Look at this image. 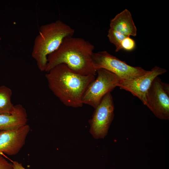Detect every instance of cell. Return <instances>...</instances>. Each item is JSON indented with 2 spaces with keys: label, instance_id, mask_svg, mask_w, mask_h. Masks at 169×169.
<instances>
[{
  "label": "cell",
  "instance_id": "obj_1",
  "mask_svg": "<svg viewBox=\"0 0 169 169\" xmlns=\"http://www.w3.org/2000/svg\"><path fill=\"white\" fill-rule=\"evenodd\" d=\"M49 88L65 105L73 108L82 106V98L95 75H84L71 70L64 64H59L45 74Z\"/></svg>",
  "mask_w": 169,
  "mask_h": 169
},
{
  "label": "cell",
  "instance_id": "obj_2",
  "mask_svg": "<svg viewBox=\"0 0 169 169\" xmlns=\"http://www.w3.org/2000/svg\"><path fill=\"white\" fill-rule=\"evenodd\" d=\"M94 49V45L83 38H66L59 47L48 56L45 72L64 64L79 74L95 76L96 71L92 59Z\"/></svg>",
  "mask_w": 169,
  "mask_h": 169
},
{
  "label": "cell",
  "instance_id": "obj_3",
  "mask_svg": "<svg viewBox=\"0 0 169 169\" xmlns=\"http://www.w3.org/2000/svg\"><path fill=\"white\" fill-rule=\"evenodd\" d=\"M74 33L73 28L59 20L40 27L32 56L40 71H45L48 56L59 47L65 38L73 36Z\"/></svg>",
  "mask_w": 169,
  "mask_h": 169
},
{
  "label": "cell",
  "instance_id": "obj_4",
  "mask_svg": "<svg viewBox=\"0 0 169 169\" xmlns=\"http://www.w3.org/2000/svg\"><path fill=\"white\" fill-rule=\"evenodd\" d=\"M96 78L86 88L82 98L83 104L95 109L108 93L118 87L121 79L116 75L107 70H96Z\"/></svg>",
  "mask_w": 169,
  "mask_h": 169
},
{
  "label": "cell",
  "instance_id": "obj_5",
  "mask_svg": "<svg viewBox=\"0 0 169 169\" xmlns=\"http://www.w3.org/2000/svg\"><path fill=\"white\" fill-rule=\"evenodd\" d=\"M93 62L96 71L107 70L116 75L122 80H130L141 76L149 71L140 67L130 65L105 51L93 52Z\"/></svg>",
  "mask_w": 169,
  "mask_h": 169
},
{
  "label": "cell",
  "instance_id": "obj_6",
  "mask_svg": "<svg viewBox=\"0 0 169 169\" xmlns=\"http://www.w3.org/2000/svg\"><path fill=\"white\" fill-rule=\"evenodd\" d=\"M95 109L89 121L90 132L95 139H103L108 133L114 116V104L110 92L104 96Z\"/></svg>",
  "mask_w": 169,
  "mask_h": 169
},
{
  "label": "cell",
  "instance_id": "obj_7",
  "mask_svg": "<svg viewBox=\"0 0 169 169\" xmlns=\"http://www.w3.org/2000/svg\"><path fill=\"white\" fill-rule=\"evenodd\" d=\"M169 86L158 76L153 80L146 94V105L157 118L169 119Z\"/></svg>",
  "mask_w": 169,
  "mask_h": 169
},
{
  "label": "cell",
  "instance_id": "obj_8",
  "mask_svg": "<svg viewBox=\"0 0 169 169\" xmlns=\"http://www.w3.org/2000/svg\"><path fill=\"white\" fill-rule=\"evenodd\" d=\"M166 70L155 66L146 73L130 80H122L118 86L138 98L146 105V96L153 80L158 75L165 73Z\"/></svg>",
  "mask_w": 169,
  "mask_h": 169
},
{
  "label": "cell",
  "instance_id": "obj_9",
  "mask_svg": "<svg viewBox=\"0 0 169 169\" xmlns=\"http://www.w3.org/2000/svg\"><path fill=\"white\" fill-rule=\"evenodd\" d=\"M30 130L26 125L0 132V153L8 155L17 154L24 145L27 136Z\"/></svg>",
  "mask_w": 169,
  "mask_h": 169
},
{
  "label": "cell",
  "instance_id": "obj_10",
  "mask_svg": "<svg viewBox=\"0 0 169 169\" xmlns=\"http://www.w3.org/2000/svg\"><path fill=\"white\" fill-rule=\"evenodd\" d=\"M110 28L126 36H136L137 28L130 12L127 9L117 14L111 20Z\"/></svg>",
  "mask_w": 169,
  "mask_h": 169
},
{
  "label": "cell",
  "instance_id": "obj_11",
  "mask_svg": "<svg viewBox=\"0 0 169 169\" xmlns=\"http://www.w3.org/2000/svg\"><path fill=\"white\" fill-rule=\"evenodd\" d=\"M15 106V110L13 113L0 115V132L27 124L28 116L26 109L21 104Z\"/></svg>",
  "mask_w": 169,
  "mask_h": 169
},
{
  "label": "cell",
  "instance_id": "obj_12",
  "mask_svg": "<svg viewBox=\"0 0 169 169\" xmlns=\"http://www.w3.org/2000/svg\"><path fill=\"white\" fill-rule=\"evenodd\" d=\"M12 92L9 87L0 86V115L9 114L13 113L15 106L11 102Z\"/></svg>",
  "mask_w": 169,
  "mask_h": 169
},
{
  "label": "cell",
  "instance_id": "obj_13",
  "mask_svg": "<svg viewBox=\"0 0 169 169\" xmlns=\"http://www.w3.org/2000/svg\"><path fill=\"white\" fill-rule=\"evenodd\" d=\"M107 37L110 42L115 46V52H117L122 49L121 43L127 36L110 28L108 31Z\"/></svg>",
  "mask_w": 169,
  "mask_h": 169
},
{
  "label": "cell",
  "instance_id": "obj_14",
  "mask_svg": "<svg viewBox=\"0 0 169 169\" xmlns=\"http://www.w3.org/2000/svg\"><path fill=\"white\" fill-rule=\"evenodd\" d=\"M136 47L135 41L130 38V37H126L121 43V47L122 49L127 51H131L133 50Z\"/></svg>",
  "mask_w": 169,
  "mask_h": 169
},
{
  "label": "cell",
  "instance_id": "obj_15",
  "mask_svg": "<svg viewBox=\"0 0 169 169\" xmlns=\"http://www.w3.org/2000/svg\"><path fill=\"white\" fill-rule=\"evenodd\" d=\"M0 169H13L12 163L9 162L0 155Z\"/></svg>",
  "mask_w": 169,
  "mask_h": 169
},
{
  "label": "cell",
  "instance_id": "obj_16",
  "mask_svg": "<svg viewBox=\"0 0 169 169\" xmlns=\"http://www.w3.org/2000/svg\"><path fill=\"white\" fill-rule=\"evenodd\" d=\"M12 164L13 169H26L21 163L17 161H13Z\"/></svg>",
  "mask_w": 169,
  "mask_h": 169
},
{
  "label": "cell",
  "instance_id": "obj_17",
  "mask_svg": "<svg viewBox=\"0 0 169 169\" xmlns=\"http://www.w3.org/2000/svg\"><path fill=\"white\" fill-rule=\"evenodd\" d=\"M1 40V38L0 37V42Z\"/></svg>",
  "mask_w": 169,
  "mask_h": 169
}]
</instances>
